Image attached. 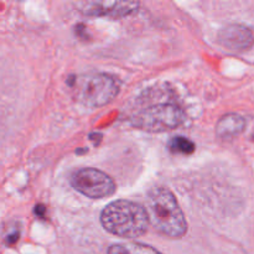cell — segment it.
Returning a JSON list of instances; mask_svg holds the SVG:
<instances>
[{"label":"cell","instance_id":"6da1fadb","mask_svg":"<svg viewBox=\"0 0 254 254\" xmlns=\"http://www.w3.org/2000/svg\"><path fill=\"white\" fill-rule=\"evenodd\" d=\"M145 210L149 222L165 237L179 240L188 232V222L176 197L169 189L153 188L146 195Z\"/></svg>","mask_w":254,"mask_h":254},{"label":"cell","instance_id":"7a4b0ae2","mask_svg":"<svg viewBox=\"0 0 254 254\" xmlns=\"http://www.w3.org/2000/svg\"><path fill=\"white\" fill-rule=\"evenodd\" d=\"M101 223L107 232L121 238L141 237L150 225L145 207L128 200L109 203L102 211Z\"/></svg>","mask_w":254,"mask_h":254},{"label":"cell","instance_id":"3957f363","mask_svg":"<svg viewBox=\"0 0 254 254\" xmlns=\"http://www.w3.org/2000/svg\"><path fill=\"white\" fill-rule=\"evenodd\" d=\"M72 94L78 103L89 108H98L111 103L119 93V84L106 73H84L69 77Z\"/></svg>","mask_w":254,"mask_h":254},{"label":"cell","instance_id":"277c9868","mask_svg":"<svg viewBox=\"0 0 254 254\" xmlns=\"http://www.w3.org/2000/svg\"><path fill=\"white\" fill-rule=\"evenodd\" d=\"M185 122V113L173 103H159L134 113L130 124L149 133H164L178 128Z\"/></svg>","mask_w":254,"mask_h":254},{"label":"cell","instance_id":"5b68a950","mask_svg":"<svg viewBox=\"0 0 254 254\" xmlns=\"http://www.w3.org/2000/svg\"><path fill=\"white\" fill-rule=\"evenodd\" d=\"M71 185L82 195L94 200L109 197L117 190L116 183L111 176L93 168L74 171L71 176Z\"/></svg>","mask_w":254,"mask_h":254},{"label":"cell","instance_id":"8992f818","mask_svg":"<svg viewBox=\"0 0 254 254\" xmlns=\"http://www.w3.org/2000/svg\"><path fill=\"white\" fill-rule=\"evenodd\" d=\"M77 9L87 16H108L119 19L131 14L139 7L138 1L131 0H117V1H102V0H88L76 4Z\"/></svg>","mask_w":254,"mask_h":254},{"label":"cell","instance_id":"52a82bcc","mask_svg":"<svg viewBox=\"0 0 254 254\" xmlns=\"http://www.w3.org/2000/svg\"><path fill=\"white\" fill-rule=\"evenodd\" d=\"M217 41L228 51L246 52L254 45V32L245 25L231 24L218 32Z\"/></svg>","mask_w":254,"mask_h":254},{"label":"cell","instance_id":"ba28073f","mask_svg":"<svg viewBox=\"0 0 254 254\" xmlns=\"http://www.w3.org/2000/svg\"><path fill=\"white\" fill-rule=\"evenodd\" d=\"M246 119L237 113H228L221 117L216 124V135L222 140H231L243 133Z\"/></svg>","mask_w":254,"mask_h":254},{"label":"cell","instance_id":"9c48e42d","mask_svg":"<svg viewBox=\"0 0 254 254\" xmlns=\"http://www.w3.org/2000/svg\"><path fill=\"white\" fill-rule=\"evenodd\" d=\"M107 254H163L155 248L139 242H128L113 245L108 248Z\"/></svg>","mask_w":254,"mask_h":254},{"label":"cell","instance_id":"30bf717a","mask_svg":"<svg viewBox=\"0 0 254 254\" xmlns=\"http://www.w3.org/2000/svg\"><path fill=\"white\" fill-rule=\"evenodd\" d=\"M170 149L174 153H181V154H191L195 151V144L184 136H176L170 141Z\"/></svg>","mask_w":254,"mask_h":254},{"label":"cell","instance_id":"8fae6325","mask_svg":"<svg viewBox=\"0 0 254 254\" xmlns=\"http://www.w3.org/2000/svg\"><path fill=\"white\" fill-rule=\"evenodd\" d=\"M45 212H46V207H45L44 205H37L36 207H35V213H36V216H39V217H44Z\"/></svg>","mask_w":254,"mask_h":254}]
</instances>
